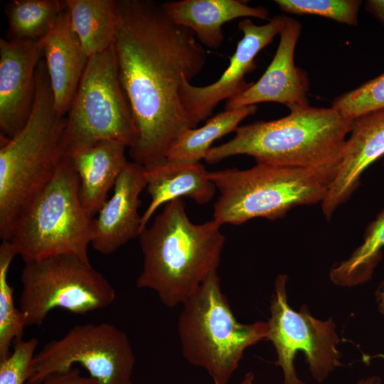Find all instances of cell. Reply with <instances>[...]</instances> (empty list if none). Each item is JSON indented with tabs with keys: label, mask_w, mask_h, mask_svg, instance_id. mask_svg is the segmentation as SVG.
I'll use <instances>...</instances> for the list:
<instances>
[{
	"label": "cell",
	"mask_w": 384,
	"mask_h": 384,
	"mask_svg": "<svg viewBox=\"0 0 384 384\" xmlns=\"http://www.w3.org/2000/svg\"><path fill=\"white\" fill-rule=\"evenodd\" d=\"M114 48L119 78L138 131L129 149L146 166L166 157L186 129L195 128L180 98L183 77L203 69L206 52L190 29L174 23L161 3L117 0Z\"/></svg>",
	"instance_id": "cell-1"
},
{
	"label": "cell",
	"mask_w": 384,
	"mask_h": 384,
	"mask_svg": "<svg viewBox=\"0 0 384 384\" xmlns=\"http://www.w3.org/2000/svg\"><path fill=\"white\" fill-rule=\"evenodd\" d=\"M376 301L379 311L384 314V281L381 283L376 292Z\"/></svg>",
	"instance_id": "cell-31"
},
{
	"label": "cell",
	"mask_w": 384,
	"mask_h": 384,
	"mask_svg": "<svg viewBox=\"0 0 384 384\" xmlns=\"http://www.w3.org/2000/svg\"><path fill=\"white\" fill-rule=\"evenodd\" d=\"M166 16L176 24L192 31L202 43L219 48L224 23L241 17L268 19L264 6H250L238 0H178L161 3Z\"/></svg>",
	"instance_id": "cell-19"
},
{
	"label": "cell",
	"mask_w": 384,
	"mask_h": 384,
	"mask_svg": "<svg viewBox=\"0 0 384 384\" xmlns=\"http://www.w3.org/2000/svg\"><path fill=\"white\" fill-rule=\"evenodd\" d=\"M287 279L285 274L277 277L270 301L266 340L270 341L276 350L274 364L282 368L284 384H305L298 378L294 366L296 354L302 351L311 376L321 383L341 366L336 324L332 318L325 321L314 318L306 304L298 311L292 309L287 297Z\"/></svg>",
	"instance_id": "cell-11"
},
{
	"label": "cell",
	"mask_w": 384,
	"mask_h": 384,
	"mask_svg": "<svg viewBox=\"0 0 384 384\" xmlns=\"http://www.w3.org/2000/svg\"><path fill=\"white\" fill-rule=\"evenodd\" d=\"M93 220L67 154L50 183L18 218L8 241L24 262L60 254L90 262Z\"/></svg>",
	"instance_id": "cell-7"
},
{
	"label": "cell",
	"mask_w": 384,
	"mask_h": 384,
	"mask_svg": "<svg viewBox=\"0 0 384 384\" xmlns=\"http://www.w3.org/2000/svg\"><path fill=\"white\" fill-rule=\"evenodd\" d=\"M331 107L343 117L353 119L384 109V73L338 96L334 100Z\"/></svg>",
	"instance_id": "cell-27"
},
{
	"label": "cell",
	"mask_w": 384,
	"mask_h": 384,
	"mask_svg": "<svg viewBox=\"0 0 384 384\" xmlns=\"http://www.w3.org/2000/svg\"><path fill=\"white\" fill-rule=\"evenodd\" d=\"M73 29L89 58L114 41L118 13L115 0H65Z\"/></svg>",
	"instance_id": "cell-21"
},
{
	"label": "cell",
	"mask_w": 384,
	"mask_h": 384,
	"mask_svg": "<svg viewBox=\"0 0 384 384\" xmlns=\"http://www.w3.org/2000/svg\"><path fill=\"white\" fill-rule=\"evenodd\" d=\"M337 171L263 164L209 171L220 193L213 219L239 225L255 218H282L294 207L322 203Z\"/></svg>",
	"instance_id": "cell-5"
},
{
	"label": "cell",
	"mask_w": 384,
	"mask_h": 384,
	"mask_svg": "<svg viewBox=\"0 0 384 384\" xmlns=\"http://www.w3.org/2000/svg\"><path fill=\"white\" fill-rule=\"evenodd\" d=\"M285 15L275 16L264 25H256L245 18L238 23L243 36L238 43L230 63L215 82L206 86H195L186 75L180 86L181 103L193 124L210 117L223 100H231L247 90L253 82H246L245 75L256 68L255 57L284 28Z\"/></svg>",
	"instance_id": "cell-12"
},
{
	"label": "cell",
	"mask_w": 384,
	"mask_h": 384,
	"mask_svg": "<svg viewBox=\"0 0 384 384\" xmlns=\"http://www.w3.org/2000/svg\"><path fill=\"white\" fill-rule=\"evenodd\" d=\"M65 8L59 0H12L5 7L10 40L38 41L56 23Z\"/></svg>",
	"instance_id": "cell-23"
},
{
	"label": "cell",
	"mask_w": 384,
	"mask_h": 384,
	"mask_svg": "<svg viewBox=\"0 0 384 384\" xmlns=\"http://www.w3.org/2000/svg\"><path fill=\"white\" fill-rule=\"evenodd\" d=\"M17 255L8 240L0 245V361L11 353L14 342L22 338L26 321L23 313L14 304V289L9 284L8 273Z\"/></svg>",
	"instance_id": "cell-25"
},
{
	"label": "cell",
	"mask_w": 384,
	"mask_h": 384,
	"mask_svg": "<svg viewBox=\"0 0 384 384\" xmlns=\"http://www.w3.org/2000/svg\"><path fill=\"white\" fill-rule=\"evenodd\" d=\"M138 139L131 107L118 74L114 44L89 58L66 114L68 151L100 141L129 149Z\"/></svg>",
	"instance_id": "cell-8"
},
{
	"label": "cell",
	"mask_w": 384,
	"mask_h": 384,
	"mask_svg": "<svg viewBox=\"0 0 384 384\" xmlns=\"http://www.w3.org/2000/svg\"><path fill=\"white\" fill-rule=\"evenodd\" d=\"M43 58L41 41L0 38V128L11 138L26 123L36 93V72Z\"/></svg>",
	"instance_id": "cell-13"
},
{
	"label": "cell",
	"mask_w": 384,
	"mask_h": 384,
	"mask_svg": "<svg viewBox=\"0 0 384 384\" xmlns=\"http://www.w3.org/2000/svg\"><path fill=\"white\" fill-rule=\"evenodd\" d=\"M287 107L290 113L284 117L238 127L231 139L212 146L204 160L214 164L245 154L257 164L338 171L353 119L332 107Z\"/></svg>",
	"instance_id": "cell-3"
},
{
	"label": "cell",
	"mask_w": 384,
	"mask_h": 384,
	"mask_svg": "<svg viewBox=\"0 0 384 384\" xmlns=\"http://www.w3.org/2000/svg\"><path fill=\"white\" fill-rule=\"evenodd\" d=\"M66 116L54 106L44 60L36 72L29 117L14 136H1L0 238L8 240L18 218L55 175L68 154Z\"/></svg>",
	"instance_id": "cell-4"
},
{
	"label": "cell",
	"mask_w": 384,
	"mask_h": 384,
	"mask_svg": "<svg viewBox=\"0 0 384 384\" xmlns=\"http://www.w3.org/2000/svg\"><path fill=\"white\" fill-rule=\"evenodd\" d=\"M301 23L288 18L280 32L275 55L261 78L245 92L226 102L225 110L236 109L264 102L308 105L309 79L306 71L294 61L295 47L301 34Z\"/></svg>",
	"instance_id": "cell-15"
},
{
	"label": "cell",
	"mask_w": 384,
	"mask_h": 384,
	"mask_svg": "<svg viewBox=\"0 0 384 384\" xmlns=\"http://www.w3.org/2000/svg\"><path fill=\"white\" fill-rule=\"evenodd\" d=\"M24 263L19 309L27 326L41 325L56 308L85 314L109 306L115 299L108 280L90 262L73 255L60 254Z\"/></svg>",
	"instance_id": "cell-9"
},
{
	"label": "cell",
	"mask_w": 384,
	"mask_h": 384,
	"mask_svg": "<svg viewBox=\"0 0 384 384\" xmlns=\"http://www.w3.org/2000/svg\"><path fill=\"white\" fill-rule=\"evenodd\" d=\"M146 187L144 166L134 161L117 178L112 196L107 200L93 220L90 245L103 255L117 251L142 232L139 198Z\"/></svg>",
	"instance_id": "cell-14"
},
{
	"label": "cell",
	"mask_w": 384,
	"mask_h": 384,
	"mask_svg": "<svg viewBox=\"0 0 384 384\" xmlns=\"http://www.w3.org/2000/svg\"><path fill=\"white\" fill-rule=\"evenodd\" d=\"M38 344L36 338L14 342L10 354L0 361V384H26Z\"/></svg>",
	"instance_id": "cell-28"
},
{
	"label": "cell",
	"mask_w": 384,
	"mask_h": 384,
	"mask_svg": "<svg viewBox=\"0 0 384 384\" xmlns=\"http://www.w3.org/2000/svg\"><path fill=\"white\" fill-rule=\"evenodd\" d=\"M255 375L252 372H247L245 373L243 379L238 384H255Z\"/></svg>",
	"instance_id": "cell-33"
},
{
	"label": "cell",
	"mask_w": 384,
	"mask_h": 384,
	"mask_svg": "<svg viewBox=\"0 0 384 384\" xmlns=\"http://www.w3.org/2000/svg\"><path fill=\"white\" fill-rule=\"evenodd\" d=\"M384 247V210L368 226L363 242L351 255L329 272L331 282L340 287H354L368 281L381 260Z\"/></svg>",
	"instance_id": "cell-24"
},
{
	"label": "cell",
	"mask_w": 384,
	"mask_h": 384,
	"mask_svg": "<svg viewBox=\"0 0 384 384\" xmlns=\"http://www.w3.org/2000/svg\"><path fill=\"white\" fill-rule=\"evenodd\" d=\"M182 306L178 321L182 354L191 365L205 369L214 384H227L245 351L266 339L267 321H237L217 272Z\"/></svg>",
	"instance_id": "cell-6"
},
{
	"label": "cell",
	"mask_w": 384,
	"mask_h": 384,
	"mask_svg": "<svg viewBox=\"0 0 384 384\" xmlns=\"http://www.w3.org/2000/svg\"><path fill=\"white\" fill-rule=\"evenodd\" d=\"M150 203L142 215V230L159 207L187 197L198 204H206L217 188L208 172L200 162H188L164 158L144 166Z\"/></svg>",
	"instance_id": "cell-18"
},
{
	"label": "cell",
	"mask_w": 384,
	"mask_h": 384,
	"mask_svg": "<svg viewBox=\"0 0 384 384\" xmlns=\"http://www.w3.org/2000/svg\"><path fill=\"white\" fill-rule=\"evenodd\" d=\"M274 2L286 13L320 16L349 26L358 24L361 4L358 0H276Z\"/></svg>",
	"instance_id": "cell-26"
},
{
	"label": "cell",
	"mask_w": 384,
	"mask_h": 384,
	"mask_svg": "<svg viewBox=\"0 0 384 384\" xmlns=\"http://www.w3.org/2000/svg\"><path fill=\"white\" fill-rule=\"evenodd\" d=\"M257 105L225 110L210 118L199 128H189L176 139L167 152L166 158L188 162L204 159L214 141L235 132L238 124L253 114Z\"/></svg>",
	"instance_id": "cell-22"
},
{
	"label": "cell",
	"mask_w": 384,
	"mask_h": 384,
	"mask_svg": "<svg viewBox=\"0 0 384 384\" xmlns=\"http://www.w3.org/2000/svg\"><path fill=\"white\" fill-rule=\"evenodd\" d=\"M79 364L101 384H133L135 356L127 334L109 323L72 327L36 353L26 384Z\"/></svg>",
	"instance_id": "cell-10"
},
{
	"label": "cell",
	"mask_w": 384,
	"mask_h": 384,
	"mask_svg": "<svg viewBox=\"0 0 384 384\" xmlns=\"http://www.w3.org/2000/svg\"><path fill=\"white\" fill-rule=\"evenodd\" d=\"M36 384H101L90 376H84L79 368L70 369L49 375Z\"/></svg>",
	"instance_id": "cell-29"
},
{
	"label": "cell",
	"mask_w": 384,
	"mask_h": 384,
	"mask_svg": "<svg viewBox=\"0 0 384 384\" xmlns=\"http://www.w3.org/2000/svg\"><path fill=\"white\" fill-rule=\"evenodd\" d=\"M365 6L366 10L384 27V0H368Z\"/></svg>",
	"instance_id": "cell-30"
},
{
	"label": "cell",
	"mask_w": 384,
	"mask_h": 384,
	"mask_svg": "<svg viewBox=\"0 0 384 384\" xmlns=\"http://www.w3.org/2000/svg\"><path fill=\"white\" fill-rule=\"evenodd\" d=\"M356 384H381V380L378 376L372 375L359 380Z\"/></svg>",
	"instance_id": "cell-32"
},
{
	"label": "cell",
	"mask_w": 384,
	"mask_h": 384,
	"mask_svg": "<svg viewBox=\"0 0 384 384\" xmlns=\"http://www.w3.org/2000/svg\"><path fill=\"white\" fill-rule=\"evenodd\" d=\"M215 220L196 224L181 198L164 206L139 235L144 257L139 288L154 291L168 307L183 304L217 272L225 237Z\"/></svg>",
	"instance_id": "cell-2"
},
{
	"label": "cell",
	"mask_w": 384,
	"mask_h": 384,
	"mask_svg": "<svg viewBox=\"0 0 384 384\" xmlns=\"http://www.w3.org/2000/svg\"><path fill=\"white\" fill-rule=\"evenodd\" d=\"M41 41L55 108L66 116L90 58L73 29L65 4L53 28Z\"/></svg>",
	"instance_id": "cell-17"
},
{
	"label": "cell",
	"mask_w": 384,
	"mask_h": 384,
	"mask_svg": "<svg viewBox=\"0 0 384 384\" xmlns=\"http://www.w3.org/2000/svg\"><path fill=\"white\" fill-rule=\"evenodd\" d=\"M127 147L114 141H100L68 151L80 181L85 207L94 217L108 199L117 178L129 164Z\"/></svg>",
	"instance_id": "cell-20"
},
{
	"label": "cell",
	"mask_w": 384,
	"mask_h": 384,
	"mask_svg": "<svg viewBox=\"0 0 384 384\" xmlns=\"http://www.w3.org/2000/svg\"><path fill=\"white\" fill-rule=\"evenodd\" d=\"M383 155L384 109L353 119L337 174L321 203L322 211L327 220H330L336 209L352 196L359 186L363 172Z\"/></svg>",
	"instance_id": "cell-16"
}]
</instances>
